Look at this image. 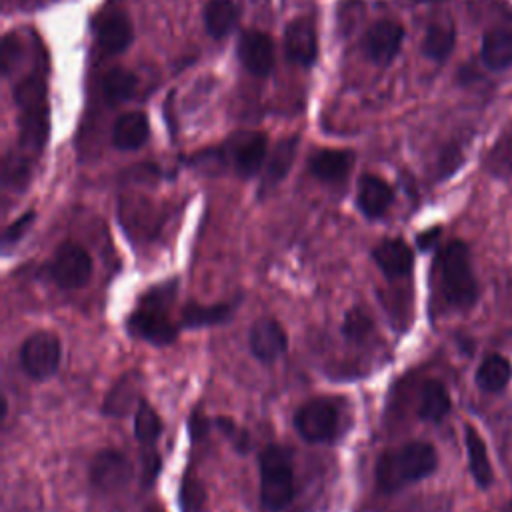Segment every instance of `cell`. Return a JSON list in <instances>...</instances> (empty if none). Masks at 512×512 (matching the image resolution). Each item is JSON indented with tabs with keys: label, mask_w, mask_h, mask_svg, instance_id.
I'll return each mask as SVG.
<instances>
[{
	"label": "cell",
	"mask_w": 512,
	"mask_h": 512,
	"mask_svg": "<svg viewBox=\"0 0 512 512\" xmlns=\"http://www.w3.org/2000/svg\"><path fill=\"white\" fill-rule=\"evenodd\" d=\"M178 282L172 278L144 292L128 318V332L154 346H168L178 336V324L170 318V306Z\"/></svg>",
	"instance_id": "1"
},
{
	"label": "cell",
	"mask_w": 512,
	"mask_h": 512,
	"mask_svg": "<svg viewBox=\"0 0 512 512\" xmlns=\"http://www.w3.org/2000/svg\"><path fill=\"white\" fill-rule=\"evenodd\" d=\"M438 466L436 448L428 442H408L386 450L376 462V484L382 492H396L428 478Z\"/></svg>",
	"instance_id": "2"
},
{
	"label": "cell",
	"mask_w": 512,
	"mask_h": 512,
	"mask_svg": "<svg viewBox=\"0 0 512 512\" xmlns=\"http://www.w3.org/2000/svg\"><path fill=\"white\" fill-rule=\"evenodd\" d=\"M436 266L442 298L458 310L472 308L478 300V284L472 272V260L466 242L450 240L444 244L438 252Z\"/></svg>",
	"instance_id": "3"
},
{
	"label": "cell",
	"mask_w": 512,
	"mask_h": 512,
	"mask_svg": "<svg viewBox=\"0 0 512 512\" xmlns=\"http://www.w3.org/2000/svg\"><path fill=\"white\" fill-rule=\"evenodd\" d=\"M260 502L268 512H282L294 500L292 454L284 446L268 444L260 450Z\"/></svg>",
	"instance_id": "4"
},
{
	"label": "cell",
	"mask_w": 512,
	"mask_h": 512,
	"mask_svg": "<svg viewBox=\"0 0 512 512\" xmlns=\"http://www.w3.org/2000/svg\"><path fill=\"white\" fill-rule=\"evenodd\" d=\"M340 412L330 398H312L304 402L294 414V428L306 442L322 444L334 440L338 434Z\"/></svg>",
	"instance_id": "5"
},
{
	"label": "cell",
	"mask_w": 512,
	"mask_h": 512,
	"mask_svg": "<svg viewBox=\"0 0 512 512\" xmlns=\"http://www.w3.org/2000/svg\"><path fill=\"white\" fill-rule=\"evenodd\" d=\"M60 340L50 330L30 334L20 348V366L32 380H48L60 366Z\"/></svg>",
	"instance_id": "6"
},
{
	"label": "cell",
	"mask_w": 512,
	"mask_h": 512,
	"mask_svg": "<svg viewBox=\"0 0 512 512\" xmlns=\"http://www.w3.org/2000/svg\"><path fill=\"white\" fill-rule=\"evenodd\" d=\"M50 278L64 290H76L84 286L92 276V258L84 246L76 242H64L58 246L48 266Z\"/></svg>",
	"instance_id": "7"
},
{
	"label": "cell",
	"mask_w": 512,
	"mask_h": 512,
	"mask_svg": "<svg viewBox=\"0 0 512 512\" xmlns=\"http://www.w3.org/2000/svg\"><path fill=\"white\" fill-rule=\"evenodd\" d=\"M266 148H268V138L262 132L246 130V132L234 134L228 140V156L234 172L242 178L254 176L264 166Z\"/></svg>",
	"instance_id": "8"
},
{
	"label": "cell",
	"mask_w": 512,
	"mask_h": 512,
	"mask_svg": "<svg viewBox=\"0 0 512 512\" xmlns=\"http://www.w3.org/2000/svg\"><path fill=\"white\" fill-rule=\"evenodd\" d=\"M132 478V466L128 458L114 448L96 452L90 464V482L100 492H118Z\"/></svg>",
	"instance_id": "9"
},
{
	"label": "cell",
	"mask_w": 512,
	"mask_h": 512,
	"mask_svg": "<svg viewBox=\"0 0 512 512\" xmlns=\"http://www.w3.org/2000/svg\"><path fill=\"white\" fill-rule=\"evenodd\" d=\"M404 40V28L400 22L384 18L374 22L362 34V50L376 64H390L400 52Z\"/></svg>",
	"instance_id": "10"
},
{
	"label": "cell",
	"mask_w": 512,
	"mask_h": 512,
	"mask_svg": "<svg viewBox=\"0 0 512 512\" xmlns=\"http://www.w3.org/2000/svg\"><path fill=\"white\" fill-rule=\"evenodd\" d=\"M248 344L256 360L270 364L286 352L288 336L278 320L264 316L252 324L248 334Z\"/></svg>",
	"instance_id": "11"
},
{
	"label": "cell",
	"mask_w": 512,
	"mask_h": 512,
	"mask_svg": "<svg viewBox=\"0 0 512 512\" xmlns=\"http://www.w3.org/2000/svg\"><path fill=\"white\" fill-rule=\"evenodd\" d=\"M238 58L254 76H268L274 68V42L262 30H246L238 40Z\"/></svg>",
	"instance_id": "12"
},
{
	"label": "cell",
	"mask_w": 512,
	"mask_h": 512,
	"mask_svg": "<svg viewBox=\"0 0 512 512\" xmlns=\"http://www.w3.org/2000/svg\"><path fill=\"white\" fill-rule=\"evenodd\" d=\"M284 50H286V56L300 66H310L316 60L318 40H316V28L312 18L296 16L286 24Z\"/></svg>",
	"instance_id": "13"
},
{
	"label": "cell",
	"mask_w": 512,
	"mask_h": 512,
	"mask_svg": "<svg viewBox=\"0 0 512 512\" xmlns=\"http://www.w3.org/2000/svg\"><path fill=\"white\" fill-rule=\"evenodd\" d=\"M372 260L386 278L396 280L412 270L414 254L402 238H386L372 248Z\"/></svg>",
	"instance_id": "14"
},
{
	"label": "cell",
	"mask_w": 512,
	"mask_h": 512,
	"mask_svg": "<svg viewBox=\"0 0 512 512\" xmlns=\"http://www.w3.org/2000/svg\"><path fill=\"white\" fill-rule=\"evenodd\" d=\"M296 150H298V136H288V138H282L276 142V146L272 148V152L264 164V172H262V180H260V188H258L260 196H266L284 180V176L288 174V170L294 164Z\"/></svg>",
	"instance_id": "15"
},
{
	"label": "cell",
	"mask_w": 512,
	"mask_h": 512,
	"mask_svg": "<svg viewBox=\"0 0 512 512\" xmlns=\"http://www.w3.org/2000/svg\"><path fill=\"white\" fill-rule=\"evenodd\" d=\"M394 200V192L390 184L376 176V174H364L358 180V190H356V204L360 212L366 218H380L386 214Z\"/></svg>",
	"instance_id": "16"
},
{
	"label": "cell",
	"mask_w": 512,
	"mask_h": 512,
	"mask_svg": "<svg viewBox=\"0 0 512 512\" xmlns=\"http://www.w3.org/2000/svg\"><path fill=\"white\" fill-rule=\"evenodd\" d=\"M148 136H150L148 118L144 112H138V110L118 116V120L112 126V144L124 152L142 148Z\"/></svg>",
	"instance_id": "17"
},
{
	"label": "cell",
	"mask_w": 512,
	"mask_h": 512,
	"mask_svg": "<svg viewBox=\"0 0 512 512\" xmlns=\"http://www.w3.org/2000/svg\"><path fill=\"white\" fill-rule=\"evenodd\" d=\"M132 38V22L124 12H110L98 24V44L106 54H122Z\"/></svg>",
	"instance_id": "18"
},
{
	"label": "cell",
	"mask_w": 512,
	"mask_h": 512,
	"mask_svg": "<svg viewBox=\"0 0 512 512\" xmlns=\"http://www.w3.org/2000/svg\"><path fill=\"white\" fill-rule=\"evenodd\" d=\"M354 162V156L348 150H334V148H324L316 150L310 160L308 168L314 178L320 182H340L346 178Z\"/></svg>",
	"instance_id": "19"
},
{
	"label": "cell",
	"mask_w": 512,
	"mask_h": 512,
	"mask_svg": "<svg viewBox=\"0 0 512 512\" xmlns=\"http://www.w3.org/2000/svg\"><path fill=\"white\" fill-rule=\"evenodd\" d=\"M464 444H466V456H468V470L474 482L480 488H488L494 480V472H492L486 444L472 424L464 426Z\"/></svg>",
	"instance_id": "20"
},
{
	"label": "cell",
	"mask_w": 512,
	"mask_h": 512,
	"mask_svg": "<svg viewBox=\"0 0 512 512\" xmlns=\"http://www.w3.org/2000/svg\"><path fill=\"white\" fill-rule=\"evenodd\" d=\"M232 314H234V304L230 302H220V304L188 302L180 310V326H186V328L214 326L230 320Z\"/></svg>",
	"instance_id": "21"
},
{
	"label": "cell",
	"mask_w": 512,
	"mask_h": 512,
	"mask_svg": "<svg viewBox=\"0 0 512 512\" xmlns=\"http://www.w3.org/2000/svg\"><path fill=\"white\" fill-rule=\"evenodd\" d=\"M480 56L490 70H504L512 66V32L506 28H494L484 34Z\"/></svg>",
	"instance_id": "22"
},
{
	"label": "cell",
	"mask_w": 512,
	"mask_h": 512,
	"mask_svg": "<svg viewBox=\"0 0 512 512\" xmlns=\"http://www.w3.org/2000/svg\"><path fill=\"white\" fill-rule=\"evenodd\" d=\"M512 378V364L506 356L502 354H488L478 370H476V384L482 392H490L496 394L500 390H504L508 386Z\"/></svg>",
	"instance_id": "23"
},
{
	"label": "cell",
	"mask_w": 512,
	"mask_h": 512,
	"mask_svg": "<svg viewBox=\"0 0 512 512\" xmlns=\"http://www.w3.org/2000/svg\"><path fill=\"white\" fill-rule=\"evenodd\" d=\"M456 42V30L454 24L448 18L436 20L426 28L424 40H422V52L430 60L442 62L450 56Z\"/></svg>",
	"instance_id": "24"
},
{
	"label": "cell",
	"mask_w": 512,
	"mask_h": 512,
	"mask_svg": "<svg viewBox=\"0 0 512 512\" xmlns=\"http://www.w3.org/2000/svg\"><path fill=\"white\" fill-rule=\"evenodd\" d=\"M450 412V394L438 380H426L420 388L418 416L426 422H440Z\"/></svg>",
	"instance_id": "25"
},
{
	"label": "cell",
	"mask_w": 512,
	"mask_h": 512,
	"mask_svg": "<svg viewBox=\"0 0 512 512\" xmlns=\"http://www.w3.org/2000/svg\"><path fill=\"white\" fill-rule=\"evenodd\" d=\"M238 20V8L232 0H208L204 6V28L212 38H224Z\"/></svg>",
	"instance_id": "26"
},
{
	"label": "cell",
	"mask_w": 512,
	"mask_h": 512,
	"mask_svg": "<svg viewBox=\"0 0 512 512\" xmlns=\"http://www.w3.org/2000/svg\"><path fill=\"white\" fill-rule=\"evenodd\" d=\"M20 140L22 146L28 150H40L46 132H48V118H46V104L24 108L20 118Z\"/></svg>",
	"instance_id": "27"
},
{
	"label": "cell",
	"mask_w": 512,
	"mask_h": 512,
	"mask_svg": "<svg viewBox=\"0 0 512 512\" xmlns=\"http://www.w3.org/2000/svg\"><path fill=\"white\" fill-rule=\"evenodd\" d=\"M136 76L126 70V68H110L104 76H102V96L108 104H120L126 102L134 96L136 92Z\"/></svg>",
	"instance_id": "28"
},
{
	"label": "cell",
	"mask_w": 512,
	"mask_h": 512,
	"mask_svg": "<svg viewBox=\"0 0 512 512\" xmlns=\"http://www.w3.org/2000/svg\"><path fill=\"white\" fill-rule=\"evenodd\" d=\"M134 434L144 448H152L162 434V420L146 400H138L134 412Z\"/></svg>",
	"instance_id": "29"
},
{
	"label": "cell",
	"mask_w": 512,
	"mask_h": 512,
	"mask_svg": "<svg viewBox=\"0 0 512 512\" xmlns=\"http://www.w3.org/2000/svg\"><path fill=\"white\" fill-rule=\"evenodd\" d=\"M134 376L124 374L108 392L104 404H102V412L106 416H124L134 400H136V388H134Z\"/></svg>",
	"instance_id": "30"
},
{
	"label": "cell",
	"mask_w": 512,
	"mask_h": 512,
	"mask_svg": "<svg viewBox=\"0 0 512 512\" xmlns=\"http://www.w3.org/2000/svg\"><path fill=\"white\" fill-rule=\"evenodd\" d=\"M372 330H374L372 316L364 308L354 306L346 312L342 322V334L348 342H364L372 334Z\"/></svg>",
	"instance_id": "31"
},
{
	"label": "cell",
	"mask_w": 512,
	"mask_h": 512,
	"mask_svg": "<svg viewBox=\"0 0 512 512\" xmlns=\"http://www.w3.org/2000/svg\"><path fill=\"white\" fill-rule=\"evenodd\" d=\"M206 504V492L200 480L188 470L180 484V506L182 512H202Z\"/></svg>",
	"instance_id": "32"
},
{
	"label": "cell",
	"mask_w": 512,
	"mask_h": 512,
	"mask_svg": "<svg viewBox=\"0 0 512 512\" xmlns=\"http://www.w3.org/2000/svg\"><path fill=\"white\" fill-rule=\"evenodd\" d=\"M216 426L226 434V438L234 444V448L238 452H246L248 446H250V438L246 434V430H242L236 422H232L230 418H224V416H218L216 420Z\"/></svg>",
	"instance_id": "33"
},
{
	"label": "cell",
	"mask_w": 512,
	"mask_h": 512,
	"mask_svg": "<svg viewBox=\"0 0 512 512\" xmlns=\"http://www.w3.org/2000/svg\"><path fill=\"white\" fill-rule=\"evenodd\" d=\"M34 222V212L32 210H28V212H24L20 218H16L6 230H4V238H2V244H4V248H8L10 244H16L22 236H24V232L28 230V226Z\"/></svg>",
	"instance_id": "34"
},
{
	"label": "cell",
	"mask_w": 512,
	"mask_h": 512,
	"mask_svg": "<svg viewBox=\"0 0 512 512\" xmlns=\"http://www.w3.org/2000/svg\"><path fill=\"white\" fill-rule=\"evenodd\" d=\"M20 56V44H18V38L14 34H8L4 36V42H2V68H4V74L10 72V68L16 64Z\"/></svg>",
	"instance_id": "35"
},
{
	"label": "cell",
	"mask_w": 512,
	"mask_h": 512,
	"mask_svg": "<svg viewBox=\"0 0 512 512\" xmlns=\"http://www.w3.org/2000/svg\"><path fill=\"white\" fill-rule=\"evenodd\" d=\"M188 424H190V436H192L194 440H198L200 436H204L206 430H208V418H204L200 412H192Z\"/></svg>",
	"instance_id": "36"
},
{
	"label": "cell",
	"mask_w": 512,
	"mask_h": 512,
	"mask_svg": "<svg viewBox=\"0 0 512 512\" xmlns=\"http://www.w3.org/2000/svg\"><path fill=\"white\" fill-rule=\"evenodd\" d=\"M438 236H440V228L426 230V232H422V234L416 238V244H418L420 250H428V248L434 246V242L438 240Z\"/></svg>",
	"instance_id": "37"
},
{
	"label": "cell",
	"mask_w": 512,
	"mask_h": 512,
	"mask_svg": "<svg viewBox=\"0 0 512 512\" xmlns=\"http://www.w3.org/2000/svg\"><path fill=\"white\" fill-rule=\"evenodd\" d=\"M142 512H164L160 506H156V504H148Z\"/></svg>",
	"instance_id": "38"
},
{
	"label": "cell",
	"mask_w": 512,
	"mask_h": 512,
	"mask_svg": "<svg viewBox=\"0 0 512 512\" xmlns=\"http://www.w3.org/2000/svg\"><path fill=\"white\" fill-rule=\"evenodd\" d=\"M500 512H512V500H508Z\"/></svg>",
	"instance_id": "39"
},
{
	"label": "cell",
	"mask_w": 512,
	"mask_h": 512,
	"mask_svg": "<svg viewBox=\"0 0 512 512\" xmlns=\"http://www.w3.org/2000/svg\"><path fill=\"white\" fill-rule=\"evenodd\" d=\"M508 158H510L508 162H512V140L508 142Z\"/></svg>",
	"instance_id": "40"
}]
</instances>
